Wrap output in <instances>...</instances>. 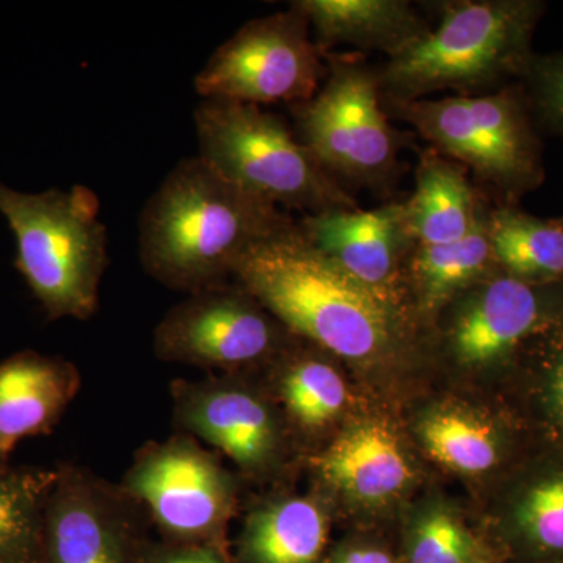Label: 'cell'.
Wrapping results in <instances>:
<instances>
[{
	"mask_svg": "<svg viewBox=\"0 0 563 563\" xmlns=\"http://www.w3.org/2000/svg\"><path fill=\"white\" fill-rule=\"evenodd\" d=\"M233 277L288 331L344 361H387L409 340L407 307L325 257L296 221L244 252Z\"/></svg>",
	"mask_w": 563,
	"mask_h": 563,
	"instance_id": "cell-1",
	"label": "cell"
},
{
	"mask_svg": "<svg viewBox=\"0 0 563 563\" xmlns=\"http://www.w3.org/2000/svg\"><path fill=\"white\" fill-rule=\"evenodd\" d=\"M291 224L198 155L181 161L141 211L140 258L155 279L191 295L224 284L244 252Z\"/></svg>",
	"mask_w": 563,
	"mask_h": 563,
	"instance_id": "cell-2",
	"label": "cell"
},
{
	"mask_svg": "<svg viewBox=\"0 0 563 563\" xmlns=\"http://www.w3.org/2000/svg\"><path fill=\"white\" fill-rule=\"evenodd\" d=\"M544 3L459 0L440 5V24L388 57L377 70L388 106L432 92L474 91L523 76Z\"/></svg>",
	"mask_w": 563,
	"mask_h": 563,
	"instance_id": "cell-3",
	"label": "cell"
},
{
	"mask_svg": "<svg viewBox=\"0 0 563 563\" xmlns=\"http://www.w3.org/2000/svg\"><path fill=\"white\" fill-rule=\"evenodd\" d=\"M90 188L18 191L0 180V214L16 242L14 266L51 321L88 320L106 272L107 229Z\"/></svg>",
	"mask_w": 563,
	"mask_h": 563,
	"instance_id": "cell-4",
	"label": "cell"
},
{
	"mask_svg": "<svg viewBox=\"0 0 563 563\" xmlns=\"http://www.w3.org/2000/svg\"><path fill=\"white\" fill-rule=\"evenodd\" d=\"M195 124L199 157L255 198L303 217L357 209L350 190L276 114L252 103L203 99Z\"/></svg>",
	"mask_w": 563,
	"mask_h": 563,
	"instance_id": "cell-5",
	"label": "cell"
},
{
	"mask_svg": "<svg viewBox=\"0 0 563 563\" xmlns=\"http://www.w3.org/2000/svg\"><path fill=\"white\" fill-rule=\"evenodd\" d=\"M390 107L432 144V150L470 169L503 198L512 201L542 184L539 139L517 88Z\"/></svg>",
	"mask_w": 563,
	"mask_h": 563,
	"instance_id": "cell-6",
	"label": "cell"
},
{
	"mask_svg": "<svg viewBox=\"0 0 563 563\" xmlns=\"http://www.w3.org/2000/svg\"><path fill=\"white\" fill-rule=\"evenodd\" d=\"M325 60L320 91L292 107L299 141L346 190H388L402 139L383 109L377 70L339 55L325 54Z\"/></svg>",
	"mask_w": 563,
	"mask_h": 563,
	"instance_id": "cell-7",
	"label": "cell"
},
{
	"mask_svg": "<svg viewBox=\"0 0 563 563\" xmlns=\"http://www.w3.org/2000/svg\"><path fill=\"white\" fill-rule=\"evenodd\" d=\"M324 58L309 22L290 7L246 22L213 52L195 88L210 101L295 107L320 91L328 74Z\"/></svg>",
	"mask_w": 563,
	"mask_h": 563,
	"instance_id": "cell-8",
	"label": "cell"
},
{
	"mask_svg": "<svg viewBox=\"0 0 563 563\" xmlns=\"http://www.w3.org/2000/svg\"><path fill=\"white\" fill-rule=\"evenodd\" d=\"M287 329L251 292L220 284L191 292L163 318L155 350L165 361L239 368L268 357Z\"/></svg>",
	"mask_w": 563,
	"mask_h": 563,
	"instance_id": "cell-9",
	"label": "cell"
},
{
	"mask_svg": "<svg viewBox=\"0 0 563 563\" xmlns=\"http://www.w3.org/2000/svg\"><path fill=\"white\" fill-rule=\"evenodd\" d=\"M128 488L163 529L190 540L218 536L235 496L220 463L185 439L150 448L129 473Z\"/></svg>",
	"mask_w": 563,
	"mask_h": 563,
	"instance_id": "cell-10",
	"label": "cell"
},
{
	"mask_svg": "<svg viewBox=\"0 0 563 563\" xmlns=\"http://www.w3.org/2000/svg\"><path fill=\"white\" fill-rule=\"evenodd\" d=\"M306 239L354 279L404 303V269L417 243L404 202L373 210H332L298 221Z\"/></svg>",
	"mask_w": 563,
	"mask_h": 563,
	"instance_id": "cell-11",
	"label": "cell"
},
{
	"mask_svg": "<svg viewBox=\"0 0 563 563\" xmlns=\"http://www.w3.org/2000/svg\"><path fill=\"white\" fill-rule=\"evenodd\" d=\"M542 320L536 287L499 274L459 296L448 325V346L462 365H492L539 331Z\"/></svg>",
	"mask_w": 563,
	"mask_h": 563,
	"instance_id": "cell-12",
	"label": "cell"
},
{
	"mask_svg": "<svg viewBox=\"0 0 563 563\" xmlns=\"http://www.w3.org/2000/svg\"><path fill=\"white\" fill-rule=\"evenodd\" d=\"M120 512L99 485L60 470L47 504L43 563H128Z\"/></svg>",
	"mask_w": 563,
	"mask_h": 563,
	"instance_id": "cell-13",
	"label": "cell"
},
{
	"mask_svg": "<svg viewBox=\"0 0 563 563\" xmlns=\"http://www.w3.org/2000/svg\"><path fill=\"white\" fill-rule=\"evenodd\" d=\"M79 385L76 366L60 357L21 351L0 362V474L18 443L54 429Z\"/></svg>",
	"mask_w": 563,
	"mask_h": 563,
	"instance_id": "cell-14",
	"label": "cell"
},
{
	"mask_svg": "<svg viewBox=\"0 0 563 563\" xmlns=\"http://www.w3.org/2000/svg\"><path fill=\"white\" fill-rule=\"evenodd\" d=\"M177 417L185 429L243 468H262L276 453L277 428L272 410L257 395L235 385L214 380L184 385L177 393Z\"/></svg>",
	"mask_w": 563,
	"mask_h": 563,
	"instance_id": "cell-15",
	"label": "cell"
},
{
	"mask_svg": "<svg viewBox=\"0 0 563 563\" xmlns=\"http://www.w3.org/2000/svg\"><path fill=\"white\" fill-rule=\"evenodd\" d=\"M291 7L309 22L324 54L347 44L390 57L429 31L406 0H296Z\"/></svg>",
	"mask_w": 563,
	"mask_h": 563,
	"instance_id": "cell-16",
	"label": "cell"
},
{
	"mask_svg": "<svg viewBox=\"0 0 563 563\" xmlns=\"http://www.w3.org/2000/svg\"><path fill=\"white\" fill-rule=\"evenodd\" d=\"M325 481L362 503L388 501L412 479L398 437L385 422H358L317 459Z\"/></svg>",
	"mask_w": 563,
	"mask_h": 563,
	"instance_id": "cell-17",
	"label": "cell"
},
{
	"mask_svg": "<svg viewBox=\"0 0 563 563\" xmlns=\"http://www.w3.org/2000/svg\"><path fill=\"white\" fill-rule=\"evenodd\" d=\"M404 207L409 231L420 246L459 242L487 213L468 172L435 150L422 152L413 195Z\"/></svg>",
	"mask_w": 563,
	"mask_h": 563,
	"instance_id": "cell-18",
	"label": "cell"
},
{
	"mask_svg": "<svg viewBox=\"0 0 563 563\" xmlns=\"http://www.w3.org/2000/svg\"><path fill=\"white\" fill-rule=\"evenodd\" d=\"M487 218L488 210L459 242L440 246L417 244L407 263V279L421 313L439 312L463 292L503 274L493 255Z\"/></svg>",
	"mask_w": 563,
	"mask_h": 563,
	"instance_id": "cell-19",
	"label": "cell"
},
{
	"mask_svg": "<svg viewBox=\"0 0 563 563\" xmlns=\"http://www.w3.org/2000/svg\"><path fill=\"white\" fill-rule=\"evenodd\" d=\"M329 521L320 504L290 498L251 515L244 528V563H321Z\"/></svg>",
	"mask_w": 563,
	"mask_h": 563,
	"instance_id": "cell-20",
	"label": "cell"
},
{
	"mask_svg": "<svg viewBox=\"0 0 563 563\" xmlns=\"http://www.w3.org/2000/svg\"><path fill=\"white\" fill-rule=\"evenodd\" d=\"M488 239L499 269L526 284L563 277V221H543L512 207L488 210Z\"/></svg>",
	"mask_w": 563,
	"mask_h": 563,
	"instance_id": "cell-21",
	"label": "cell"
},
{
	"mask_svg": "<svg viewBox=\"0 0 563 563\" xmlns=\"http://www.w3.org/2000/svg\"><path fill=\"white\" fill-rule=\"evenodd\" d=\"M60 470L0 474V563H43L44 523Z\"/></svg>",
	"mask_w": 563,
	"mask_h": 563,
	"instance_id": "cell-22",
	"label": "cell"
},
{
	"mask_svg": "<svg viewBox=\"0 0 563 563\" xmlns=\"http://www.w3.org/2000/svg\"><path fill=\"white\" fill-rule=\"evenodd\" d=\"M506 544L525 563H563V468L542 474L520 493Z\"/></svg>",
	"mask_w": 563,
	"mask_h": 563,
	"instance_id": "cell-23",
	"label": "cell"
},
{
	"mask_svg": "<svg viewBox=\"0 0 563 563\" xmlns=\"http://www.w3.org/2000/svg\"><path fill=\"white\" fill-rule=\"evenodd\" d=\"M420 437L433 461L463 474H483L499 459V440L488 422L459 409H442L421 422Z\"/></svg>",
	"mask_w": 563,
	"mask_h": 563,
	"instance_id": "cell-24",
	"label": "cell"
},
{
	"mask_svg": "<svg viewBox=\"0 0 563 563\" xmlns=\"http://www.w3.org/2000/svg\"><path fill=\"white\" fill-rule=\"evenodd\" d=\"M282 396L288 410L306 428H321L346 402V387L339 372L320 358H298L282 377Z\"/></svg>",
	"mask_w": 563,
	"mask_h": 563,
	"instance_id": "cell-25",
	"label": "cell"
},
{
	"mask_svg": "<svg viewBox=\"0 0 563 563\" xmlns=\"http://www.w3.org/2000/svg\"><path fill=\"white\" fill-rule=\"evenodd\" d=\"M498 554L477 540L465 525L448 510L422 515L410 528L406 563H496Z\"/></svg>",
	"mask_w": 563,
	"mask_h": 563,
	"instance_id": "cell-26",
	"label": "cell"
},
{
	"mask_svg": "<svg viewBox=\"0 0 563 563\" xmlns=\"http://www.w3.org/2000/svg\"><path fill=\"white\" fill-rule=\"evenodd\" d=\"M523 77L533 109L548 128L563 136V52L533 55Z\"/></svg>",
	"mask_w": 563,
	"mask_h": 563,
	"instance_id": "cell-27",
	"label": "cell"
},
{
	"mask_svg": "<svg viewBox=\"0 0 563 563\" xmlns=\"http://www.w3.org/2000/svg\"><path fill=\"white\" fill-rule=\"evenodd\" d=\"M550 346L544 374V412L551 424L563 433V329L551 339Z\"/></svg>",
	"mask_w": 563,
	"mask_h": 563,
	"instance_id": "cell-28",
	"label": "cell"
},
{
	"mask_svg": "<svg viewBox=\"0 0 563 563\" xmlns=\"http://www.w3.org/2000/svg\"><path fill=\"white\" fill-rule=\"evenodd\" d=\"M329 563H398L390 551L377 544L352 543L340 548Z\"/></svg>",
	"mask_w": 563,
	"mask_h": 563,
	"instance_id": "cell-29",
	"label": "cell"
},
{
	"mask_svg": "<svg viewBox=\"0 0 563 563\" xmlns=\"http://www.w3.org/2000/svg\"><path fill=\"white\" fill-rule=\"evenodd\" d=\"M154 563H229L217 547L203 544V547L185 548V550L172 551L155 559Z\"/></svg>",
	"mask_w": 563,
	"mask_h": 563,
	"instance_id": "cell-30",
	"label": "cell"
},
{
	"mask_svg": "<svg viewBox=\"0 0 563 563\" xmlns=\"http://www.w3.org/2000/svg\"><path fill=\"white\" fill-rule=\"evenodd\" d=\"M496 563H503V562H496Z\"/></svg>",
	"mask_w": 563,
	"mask_h": 563,
	"instance_id": "cell-31",
	"label": "cell"
},
{
	"mask_svg": "<svg viewBox=\"0 0 563 563\" xmlns=\"http://www.w3.org/2000/svg\"><path fill=\"white\" fill-rule=\"evenodd\" d=\"M563 221V220H562Z\"/></svg>",
	"mask_w": 563,
	"mask_h": 563,
	"instance_id": "cell-32",
	"label": "cell"
}]
</instances>
